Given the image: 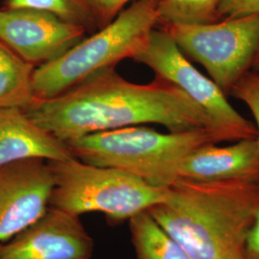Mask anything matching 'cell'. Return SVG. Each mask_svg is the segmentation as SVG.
Instances as JSON below:
<instances>
[{"instance_id": "1", "label": "cell", "mask_w": 259, "mask_h": 259, "mask_svg": "<svg viewBox=\"0 0 259 259\" xmlns=\"http://www.w3.org/2000/svg\"><path fill=\"white\" fill-rule=\"evenodd\" d=\"M24 111L37 126L64 142L143 124L162 125L175 133L208 130L228 141L207 112L174 83L159 77L144 84L132 83L114 67L56 97L36 99Z\"/></svg>"}, {"instance_id": "2", "label": "cell", "mask_w": 259, "mask_h": 259, "mask_svg": "<svg viewBox=\"0 0 259 259\" xmlns=\"http://www.w3.org/2000/svg\"><path fill=\"white\" fill-rule=\"evenodd\" d=\"M259 184L177 179L150 215L193 259H245Z\"/></svg>"}, {"instance_id": "3", "label": "cell", "mask_w": 259, "mask_h": 259, "mask_svg": "<svg viewBox=\"0 0 259 259\" xmlns=\"http://www.w3.org/2000/svg\"><path fill=\"white\" fill-rule=\"evenodd\" d=\"M219 142L222 138L208 130L160 133L142 125L65 141L77 159L120 170L157 187H168L176 181L179 163L193 150Z\"/></svg>"}, {"instance_id": "4", "label": "cell", "mask_w": 259, "mask_h": 259, "mask_svg": "<svg viewBox=\"0 0 259 259\" xmlns=\"http://www.w3.org/2000/svg\"><path fill=\"white\" fill-rule=\"evenodd\" d=\"M158 23V0L133 1L110 23L64 55L35 68L32 85L36 99L56 97L125 59H134Z\"/></svg>"}, {"instance_id": "5", "label": "cell", "mask_w": 259, "mask_h": 259, "mask_svg": "<svg viewBox=\"0 0 259 259\" xmlns=\"http://www.w3.org/2000/svg\"><path fill=\"white\" fill-rule=\"evenodd\" d=\"M48 163L54 175L49 206L73 215L102 213L111 223H122L166 199L168 187L149 185L117 169L76 157Z\"/></svg>"}, {"instance_id": "6", "label": "cell", "mask_w": 259, "mask_h": 259, "mask_svg": "<svg viewBox=\"0 0 259 259\" xmlns=\"http://www.w3.org/2000/svg\"><path fill=\"white\" fill-rule=\"evenodd\" d=\"M183 54L203 65L225 95L251 70L259 46V14L204 24L159 23Z\"/></svg>"}, {"instance_id": "7", "label": "cell", "mask_w": 259, "mask_h": 259, "mask_svg": "<svg viewBox=\"0 0 259 259\" xmlns=\"http://www.w3.org/2000/svg\"><path fill=\"white\" fill-rule=\"evenodd\" d=\"M133 60L186 93L207 112L228 141L257 138L254 123L232 107L219 87L195 68L162 29L156 27L152 31L147 44Z\"/></svg>"}, {"instance_id": "8", "label": "cell", "mask_w": 259, "mask_h": 259, "mask_svg": "<svg viewBox=\"0 0 259 259\" xmlns=\"http://www.w3.org/2000/svg\"><path fill=\"white\" fill-rule=\"evenodd\" d=\"M87 31L46 10H0V40L36 67L64 55Z\"/></svg>"}, {"instance_id": "9", "label": "cell", "mask_w": 259, "mask_h": 259, "mask_svg": "<svg viewBox=\"0 0 259 259\" xmlns=\"http://www.w3.org/2000/svg\"><path fill=\"white\" fill-rule=\"evenodd\" d=\"M53 187L54 175L45 159H22L0 166V243L45 214Z\"/></svg>"}, {"instance_id": "10", "label": "cell", "mask_w": 259, "mask_h": 259, "mask_svg": "<svg viewBox=\"0 0 259 259\" xmlns=\"http://www.w3.org/2000/svg\"><path fill=\"white\" fill-rule=\"evenodd\" d=\"M94 246L80 216L49 206L36 222L0 243V259H91Z\"/></svg>"}, {"instance_id": "11", "label": "cell", "mask_w": 259, "mask_h": 259, "mask_svg": "<svg viewBox=\"0 0 259 259\" xmlns=\"http://www.w3.org/2000/svg\"><path fill=\"white\" fill-rule=\"evenodd\" d=\"M229 146L205 144L182 159L177 179L193 181L243 180L259 184V143L241 139Z\"/></svg>"}, {"instance_id": "12", "label": "cell", "mask_w": 259, "mask_h": 259, "mask_svg": "<svg viewBox=\"0 0 259 259\" xmlns=\"http://www.w3.org/2000/svg\"><path fill=\"white\" fill-rule=\"evenodd\" d=\"M73 156L63 140L40 128L19 108H0V166L39 158L63 161Z\"/></svg>"}, {"instance_id": "13", "label": "cell", "mask_w": 259, "mask_h": 259, "mask_svg": "<svg viewBox=\"0 0 259 259\" xmlns=\"http://www.w3.org/2000/svg\"><path fill=\"white\" fill-rule=\"evenodd\" d=\"M35 68L0 40V108L26 110L35 102L32 85Z\"/></svg>"}, {"instance_id": "14", "label": "cell", "mask_w": 259, "mask_h": 259, "mask_svg": "<svg viewBox=\"0 0 259 259\" xmlns=\"http://www.w3.org/2000/svg\"><path fill=\"white\" fill-rule=\"evenodd\" d=\"M129 227L136 259H193L148 211L131 218Z\"/></svg>"}, {"instance_id": "15", "label": "cell", "mask_w": 259, "mask_h": 259, "mask_svg": "<svg viewBox=\"0 0 259 259\" xmlns=\"http://www.w3.org/2000/svg\"><path fill=\"white\" fill-rule=\"evenodd\" d=\"M222 1L158 0L159 23L204 24L221 20L219 7Z\"/></svg>"}, {"instance_id": "16", "label": "cell", "mask_w": 259, "mask_h": 259, "mask_svg": "<svg viewBox=\"0 0 259 259\" xmlns=\"http://www.w3.org/2000/svg\"><path fill=\"white\" fill-rule=\"evenodd\" d=\"M4 8L46 10L66 21L83 25L88 30L93 26L96 27L85 0H7Z\"/></svg>"}, {"instance_id": "17", "label": "cell", "mask_w": 259, "mask_h": 259, "mask_svg": "<svg viewBox=\"0 0 259 259\" xmlns=\"http://www.w3.org/2000/svg\"><path fill=\"white\" fill-rule=\"evenodd\" d=\"M230 96L245 103L255 121L259 143V72L250 70L233 85Z\"/></svg>"}, {"instance_id": "18", "label": "cell", "mask_w": 259, "mask_h": 259, "mask_svg": "<svg viewBox=\"0 0 259 259\" xmlns=\"http://www.w3.org/2000/svg\"><path fill=\"white\" fill-rule=\"evenodd\" d=\"M135 0H85L96 27H104Z\"/></svg>"}, {"instance_id": "19", "label": "cell", "mask_w": 259, "mask_h": 259, "mask_svg": "<svg viewBox=\"0 0 259 259\" xmlns=\"http://www.w3.org/2000/svg\"><path fill=\"white\" fill-rule=\"evenodd\" d=\"M259 14V0H223L219 7L220 19Z\"/></svg>"}, {"instance_id": "20", "label": "cell", "mask_w": 259, "mask_h": 259, "mask_svg": "<svg viewBox=\"0 0 259 259\" xmlns=\"http://www.w3.org/2000/svg\"><path fill=\"white\" fill-rule=\"evenodd\" d=\"M245 258L259 259V207L246 241Z\"/></svg>"}, {"instance_id": "21", "label": "cell", "mask_w": 259, "mask_h": 259, "mask_svg": "<svg viewBox=\"0 0 259 259\" xmlns=\"http://www.w3.org/2000/svg\"><path fill=\"white\" fill-rule=\"evenodd\" d=\"M251 70L253 71H258L259 72V46L256 50V53L253 58L252 64H251Z\"/></svg>"}, {"instance_id": "22", "label": "cell", "mask_w": 259, "mask_h": 259, "mask_svg": "<svg viewBox=\"0 0 259 259\" xmlns=\"http://www.w3.org/2000/svg\"><path fill=\"white\" fill-rule=\"evenodd\" d=\"M245 259H247V258H245Z\"/></svg>"}]
</instances>
